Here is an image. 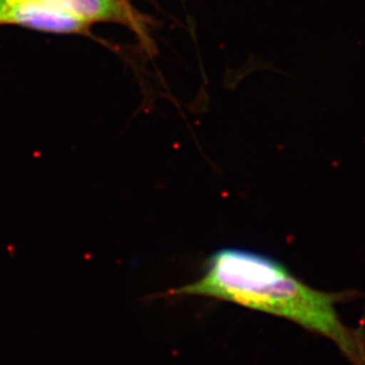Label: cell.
I'll use <instances>...</instances> for the list:
<instances>
[{
	"label": "cell",
	"mask_w": 365,
	"mask_h": 365,
	"mask_svg": "<svg viewBox=\"0 0 365 365\" xmlns=\"http://www.w3.org/2000/svg\"><path fill=\"white\" fill-rule=\"evenodd\" d=\"M48 6L69 14L88 24L116 23L130 28L136 34L145 36V19L134 10L128 0H41Z\"/></svg>",
	"instance_id": "obj_3"
},
{
	"label": "cell",
	"mask_w": 365,
	"mask_h": 365,
	"mask_svg": "<svg viewBox=\"0 0 365 365\" xmlns=\"http://www.w3.org/2000/svg\"><path fill=\"white\" fill-rule=\"evenodd\" d=\"M0 25L51 34H86L90 24L63 14L41 0H0Z\"/></svg>",
	"instance_id": "obj_2"
},
{
	"label": "cell",
	"mask_w": 365,
	"mask_h": 365,
	"mask_svg": "<svg viewBox=\"0 0 365 365\" xmlns=\"http://www.w3.org/2000/svg\"><path fill=\"white\" fill-rule=\"evenodd\" d=\"M165 294L207 297L284 318L329 338L354 364L365 365L364 337L341 322L339 294L307 285L267 255L222 248L207 259L199 279Z\"/></svg>",
	"instance_id": "obj_1"
}]
</instances>
